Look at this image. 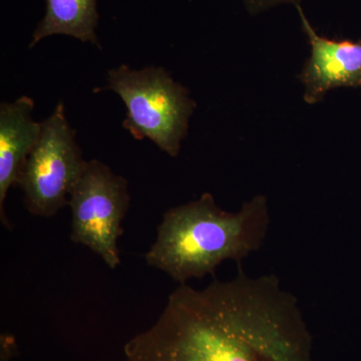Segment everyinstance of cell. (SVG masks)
Segmentation results:
<instances>
[{
    "label": "cell",
    "instance_id": "1",
    "mask_svg": "<svg viewBox=\"0 0 361 361\" xmlns=\"http://www.w3.org/2000/svg\"><path fill=\"white\" fill-rule=\"evenodd\" d=\"M203 289L180 284L149 329L126 343L125 361H313V339L298 299L276 275Z\"/></svg>",
    "mask_w": 361,
    "mask_h": 361
},
{
    "label": "cell",
    "instance_id": "2",
    "mask_svg": "<svg viewBox=\"0 0 361 361\" xmlns=\"http://www.w3.org/2000/svg\"><path fill=\"white\" fill-rule=\"evenodd\" d=\"M267 198L257 195L238 212L223 210L213 195L171 208L145 258L151 267L186 284L213 275L225 261H242L262 248L270 228Z\"/></svg>",
    "mask_w": 361,
    "mask_h": 361
},
{
    "label": "cell",
    "instance_id": "3",
    "mask_svg": "<svg viewBox=\"0 0 361 361\" xmlns=\"http://www.w3.org/2000/svg\"><path fill=\"white\" fill-rule=\"evenodd\" d=\"M101 90H111L122 99L127 110L123 128L134 139H148L172 158L179 155L197 104L168 71L122 65L108 71Z\"/></svg>",
    "mask_w": 361,
    "mask_h": 361
},
{
    "label": "cell",
    "instance_id": "4",
    "mask_svg": "<svg viewBox=\"0 0 361 361\" xmlns=\"http://www.w3.org/2000/svg\"><path fill=\"white\" fill-rule=\"evenodd\" d=\"M87 165L77 133L66 118L63 102H59L51 115L42 121L39 141L18 182L28 212L51 218L68 206Z\"/></svg>",
    "mask_w": 361,
    "mask_h": 361
},
{
    "label": "cell",
    "instance_id": "5",
    "mask_svg": "<svg viewBox=\"0 0 361 361\" xmlns=\"http://www.w3.org/2000/svg\"><path fill=\"white\" fill-rule=\"evenodd\" d=\"M73 243L87 246L111 269L121 264L118 241L130 207L129 184L99 160L87 161L68 200Z\"/></svg>",
    "mask_w": 361,
    "mask_h": 361
},
{
    "label": "cell",
    "instance_id": "6",
    "mask_svg": "<svg viewBox=\"0 0 361 361\" xmlns=\"http://www.w3.org/2000/svg\"><path fill=\"white\" fill-rule=\"evenodd\" d=\"M301 28L310 45L298 80L304 85V101L320 103L329 90L338 87L361 89V39H332L318 35L301 6H296Z\"/></svg>",
    "mask_w": 361,
    "mask_h": 361
},
{
    "label": "cell",
    "instance_id": "7",
    "mask_svg": "<svg viewBox=\"0 0 361 361\" xmlns=\"http://www.w3.org/2000/svg\"><path fill=\"white\" fill-rule=\"evenodd\" d=\"M35 102L21 96L0 104V219L11 228L4 203L11 187L18 186L28 157L37 146L42 122L32 118Z\"/></svg>",
    "mask_w": 361,
    "mask_h": 361
},
{
    "label": "cell",
    "instance_id": "8",
    "mask_svg": "<svg viewBox=\"0 0 361 361\" xmlns=\"http://www.w3.org/2000/svg\"><path fill=\"white\" fill-rule=\"evenodd\" d=\"M97 0H45V13L33 32L30 49L51 35H68L101 49L96 30Z\"/></svg>",
    "mask_w": 361,
    "mask_h": 361
},
{
    "label": "cell",
    "instance_id": "9",
    "mask_svg": "<svg viewBox=\"0 0 361 361\" xmlns=\"http://www.w3.org/2000/svg\"><path fill=\"white\" fill-rule=\"evenodd\" d=\"M243 2L249 13L256 16L280 4H293L298 6H300L302 0H243Z\"/></svg>",
    "mask_w": 361,
    "mask_h": 361
}]
</instances>
